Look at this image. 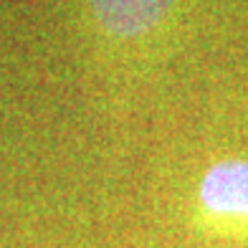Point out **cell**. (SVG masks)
Segmentation results:
<instances>
[{
  "mask_svg": "<svg viewBox=\"0 0 248 248\" xmlns=\"http://www.w3.org/2000/svg\"><path fill=\"white\" fill-rule=\"evenodd\" d=\"M200 202L216 216L248 220V162L225 160L213 165L200 183Z\"/></svg>",
  "mask_w": 248,
  "mask_h": 248,
  "instance_id": "1",
  "label": "cell"
},
{
  "mask_svg": "<svg viewBox=\"0 0 248 248\" xmlns=\"http://www.w3.org/2000/svg\"><path fill=\"white\" fill-rule=\"evenodd\" d=\"M172 0H92L99 26L122 38L152 31L167 16Z\"/></svg>",
  "mask_w": 248,
  "mask_h": 248,
  "instance_id": "2",
  "label": "cell"
}]
</instances>
